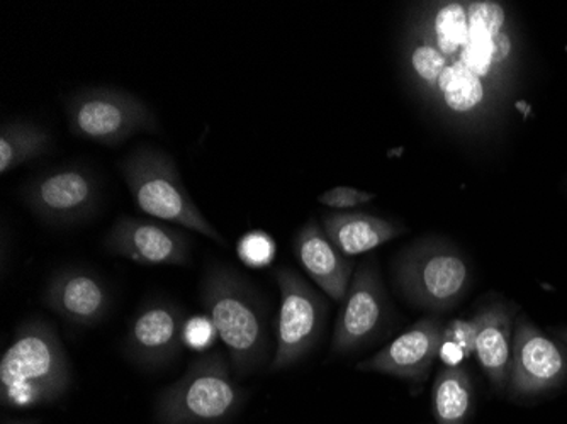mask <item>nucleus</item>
Masks as SVG:
<instances>
[{"instance_id": "f257e3e1", "label": "nucleus", "mask_w": 567, "mask_h": 424, "mask_svg": "<svg viewBox=\"0 0 567 424\" xmlns=\"http://www.w3.org/2000/svg\"><path fill=\"white\" fill-rule=\"evenodd\" d=\"M200 302L212 318L237 378L259 372L270 353V316L259 292L237 269L212 261L199 286Z\"/></svg>"}, {"instance_id": "f03ea898", "label": "nucleus", "mask_w": 567, "mask_h": 424, "mask_svg": "<svg viewBox=\"0 0 567 424\" xmlns=\"http://www.w3.org/2000/svg\"><path fill=\"white\" fill-rule=\"evenodd\" d=\"M72 385V365L55 328L43 318L22 321L0 360V401L34 407L62 400Z\"/></svg>"}, {"instance_id": "7ed1b4c3", "label": "nucleus", "mask_w": 567, "mask_h": 424, "mask_svg": "<svg viewBox=\"0 0 567 424\" xmlns=\"http://www.w3.org/2000/svg\"><path fill=\"white\" fill-rule=\"evenodd\" d=\"M120 172L143 215L167 225L183 226L225 247V238L194 204L168 153L153 146H138L121 162Z\"/></svg>"}, {"instance_id": "20e7f679", "label": "nucleus", "mask_w": 567, "mask_h": 424, "mask_svg": "<svg viewBox=\"0 0 567 424\" xmlns=\"http://www.w3.org/2000/svg\"><path fill=\"white\" fill-rule=\"evenodd\" d=\"M245 391L234 381V370L223 352L204 353L183 378L158 395V424H218L235 416Z\"/></svg>"}, {"instance_id": "39448f33", "label": "nucleus", "mask_w": 567, "mask_h": 424, "mask_svg": "<svg viewBox=\"0 0 567 424\" xmlns=\"http://www.w3.org/2000/svg\"><path fill=\"white\" fill-rule=\"evenodd\" d=\"M398 289L411 304L426 311H449L473 283L470 261L458 248L439 238L415 241L393 261Z\"/></svg>"}, {"instance_id": "423d86ee", "label": "nucleus", "mask_w": 567, "mask_h": 424, "mask_svg": "<svg viewBox=\"0 0 567 424\" xmlns=\"http://www.w3.org/2000/svg\"><path fill=\"white\" fill-rule=\"evenodd\" d=\"M66 120L72 135L97 145H123L138 133H157L158 120L142 99L126 91L91 87L66 99Z\"/></svg>"}, {"instance_id": "0eeeda50", "label": "nucleus", "mask_w": 567, "mask_h": 424, "mask_svg": "<svg viewBox=\"0 0 567 424\" xmlns=\"http://www.w3.org/2000/svg\"><path fill=\"white\" fill-rule=\"evenodd\" d=\"M21 197L44 225L70 228L97 215L102 204V180L87 165H62L31 178L22 187Z\"/></svg>"}, {"instance_id": "6e6552de", "label": "nucleus", "mask_w": 567, "mask_h": 424, "mask_svg": "<svg viewBox=\"0 0 567 424\" xmlns=\"http://www.w3.org/2000/svg\"><path fill=\"white\" fill-rule=\"evenodd\" d=\"M280 306L277 316L276 353L270 372L289 369L301 362L323 337L328 304L323 296L292 269L276 272Z\"/></svg>"}, {"instance_id": "1a4fd4ad", "label": "nucleus", "mask_w": 567, "mask_h": 424, "mask_svg": "<svg viewBox=\"0 0 567 424\" xmlns=\"http://www.w3.org/2000/svg\"><path fill=\"white\" fill-rule=\"evenodd\" d=\"M388 320L390 301L379 272L378 258L371 255L353 273L349 292L334 324L331 353L349 355L365 349L372 341L378 340Z\"/></svg>"}, {"instance_id": "9d476101", "label": "nucleus", "mask_w": 567, "mask_h": 424, "mask_svg": "<svg viewBox=\"0 0 567 424\" xmlns=\"http://www.w3.org/2000/svg\"><path fill=\"white\" fill-rule=\"evenodd\" d=\"M567 381V349L547 337L527 316H520L513 333L508 389L512 397L534 400Z\"/></svg>"}, {"instance_id": "9b49d317", "label": "nucleus", "mask_w": 567, "mask_h": 424, "mask_svg": "<svg viewBox=\"0 0 567 424\" xmlns=\"http://www.w3.org/2000/svg\"><path fill=\"white\" fill-rule=\"evenodd\" d=\"M184 323L186 316L175 302L167 299L146 301L130 321L124 353L142 369H164L183 352Z\"/></svg>"}, {"instance_id": "f8f14e48", "label": "nucleus", "mask_w": 567, "mask_h": 424, "mask_svg": "<svg viewBox=\"0 0 567 424\" xmlns=\"http://www.w3.org/2000/svg\"><path fill=\"white\" fill-rule=\"evenodd\" d=\"M104 248L114 257L140 265L184 267L190 261V240L186 232L167 223L121 216L104 238Z\"/></svg>"}, {"instance_id": "ddd939ff", "label": "nucleus", "mask_w": 567, "mask_h": 424, "mask_svg": "<svg viewBox=\"0 0 567 424\" xmlns=\"http://www.w3.org/2000/svg\"><path fill=\"white\" fill-rule=\"evenodd\" d=\"M444 327L439 316H426L394 338L381 352L360 362L357 370L423 382L429 378L433 362L439 359Z\"/></svg>"}, {"instance_id": "4468645a", "label": "nucleus", "mask_w": 567, "mask_h": 424, "mask_svg": "<svg viewBox=\"0 0 567 424\" xmlns=\"http://www.w3.org/2000/svg\"><path fill=\"white\" fill-rule=\"evenodd\" d=\"M43 299L51 311L75 327H97L113 309V292L106 280L84 267H66L53 273Z\"/></svg>"}, {"instance_id": "2eb2a0df", "label": "nucleus", "mask_w": 567, "mask_h": 424, "mask_svg": "<svg viewBox=\"0 0 567 424\" xmlns=\"http://www.w3.org/2000/svg\"><path fill=\"white\" fill-rule=\"evenodd\" d=\"M292 250L309 279L313 280L328 298L343 302L355 273V265L331 244L323 226L318 225L315 219H309L296 232Z\"/></svg>"}, {"instance_id": "dca6fc26", "label": "nucleus", "mask_w": 567, "mask_h": 424, "mask_svg": "<svg viewBox=\"0 0 567 424\" xmlns=\"http://www.w3.org/2000/svg\"><path fill=\"white\" fill-rule=\"evenodd\" d=\"M474 320L477 323L474 356L496 391L508 389L513 356V309L505 302L484 306Z\"/></svg>"}, {"instance_id": "f3484780", "label": "nucleus", "mask_w": 567, "mask_h": 424, "mask_svg": "<svg viewBox=\"0 0 567 424\" xmlns=\"http://www.w3.org/2000/svg\"><path fill=\"white\" fill-rule=\"evenodd\" d=\"M321 226L331 244L347 258L369 254L406 231V228L390 219L350 210L330 213L324 216Z\"/></svg>"}, {"instance_id": "a211bd4d", "label": "nucleus", "mask_w": 567, "mask_h": 424, "mask_svg": "<svg viewBox=\"0 0 567 424\" xmlns=\"http://www.w3.org/2000/svg\"><path fill=\"white\" fill-rule=\"evenodd\" d=\"M474 406V384L466 366L442 369L433 382L432 413L436 424H466Z\"/></svg>"}, {"instance_id": "6ab92c4d", "label": "nucleus", "mask_w": 567, "mask_h": 424, "mask_svg": "<svg viewBox=\"0 0 567 424\" xmlns=\"http://www.w3.org/2000/svg\"><path fill=\"white\" fill-rule=\"evenodd\" d=\"M53 145L50 131L24 120H11L0 127V174L47 155Z\"/></svg>"}, {"instance_id": "aec40b11", "label": "nucleus", "mask_w": 567, "mask_h": 424, "mask_svg": "<svg viewBox=\"0 0 567 424\" xmlns=\"http://www.w3.org/2000/svg\"><path fill=\"white\" fill-rule=\"evenodd\" d=\"M436 89L441 91L449 110L458 114L476 111L486 95L483 79L467 69L461 60H455L445 69Z\"/></svg>"}, {"instance_id": "412c9836", "label": "nucleus", "mask_w": 567, "mask_h": 424, "mask_svg": "<svg viewBox=\"0 0 567 424\" xmlns=\"http://www.w3.org/2000/svg\"><path fill=\"white\" fill-rule=\"evenodd\" d=\"M512 38L506 33L489 38L483 34L470 33L466 46L458 53L461 60L467 69L473 70L477 76L492 75L496 69L508 62L512 56Z\"/></svg>"}, {"instance_id": "4be33fe9", "label": "nucleus", "mask_w": 567, "mask_h": 424, "mask_svg": "<svg viewBox=\"0 0 567 424\" xmlns=\"http://www.w3.org/2000/svg\"><path fill=\"white\" fill-rule=\"evenodd\" d=\"M470 38V19L466 4L447 2L433 15V43L445 56L461 53Z\"/></svg>"}, {"instance_id": "5701e85b", "label": "nucleus", "mask_w": 567, "mask_h": 424, "mask_svg": "<svg viewBox=\"0 0 567 424\" xmlns=\"http://www.w3.org/2000/svg\"><path fill=\"white\" fill-rule=\"evenodd\" d=\"M410 65L420 81L433 89L439 87V81L447 69L449 62L447 56L435 46V43L423 41L411 48Z\"/></svg>"}, {"instance_id": "b1692460", "label": "nucleus", "mask_w": 567, "mask_h": 424, "mask_svg": "<svg viewBox=\"0 0 567 424\" xmlns=\"http://www.w3.org/2000/svg\"><path fill=\"white\" fill-rule=\"evenodd\" d=\"M237 255L241 263L250 269H266L277 255V245L269 232L262 229L245 232L237 244Z\"/></svg>"}, {"instance_id": "393cba45", "label": "nucleus", "mask_w": 567, "mask_h": 424, "mask_svg": "<svg viewBox=\"0 0 567 424\" xmlns=\"http://www.w3.org/2000/svg\"><path fill=\"white\" fill-rule=\"evenodd\" d=\"M470 33L495 38L505 33L506 12L499 2L476 0L466 4Z\"/></svg>"}, {"instance_id": "a878e982", "label": "nucleus", "mask_w": 567, "mask_h": 424, "mask_svg": "<svg viewBox=\"0 0 567 424\" xmlns=\"http://www.w3.org/2000/svg\"><path fill=\"white\" fill-rule=\"evenodd\" d=\"M218 331L208 314H194L184 323V347L194 352H206L216 343Z\"/></svg>"}, {"instance_id": "bb28decb", "label": "nucleus", "mask_w": 567, "mask_h": 424, "mask_svg": "<svg viewBox=\"0 0 567 424\" xmlns=\"http://www.w3.org/2000/svg\"><path fill=\"white\" fill-rule=\"evenodd\" d=\"M374 199L375 194L365 193V190H359L355 187H346V185H339V187H333V189L318 196L320 204L337 210L365 206V204L372 203Z\"/></svg>"}, {"instance_id": "cd10ccee", "label": "nucleus", "mask_w": 567, "mask_h": 424, "mask_svg": "<svg viewBox=\"0 0 567 424\" xmlns=\"http://www.w3.org/2000/svg\"><path fill=\"white\" fill-rule=\"evenodd\" d=\"M477 323L476 320H452L445 324L444 340L454 341L458 347L466 350L467 355L474 356L476 349Z\"/></svg>"}, {"instance_id": "c85d7f7f", "label": "nucleus", "mask_w": 567, "mask_h": 424, "mask_svg": "<svg viewBox=\"0 0 567 424\" xmlns=\"http://www.w3.org/2000/svg\"><path fill=\"white\" fill-rule=\"evenodd\" d=\"M439 359L444 363L447 369H458V366H464V362L467 359H471L467 355L466 350L458 347L454 341L444 340L442 338L441 349H439Z\"/></svg>"}, {"instance_id": "c756f323", "label": "nucleus", "mask_w": 567, "mask_h": 424, "mask_svg": "<svg viewBox=\"0 0 567 424\" xmlns=\"http://www.w3.org/2000/svg\"><path fill=\"white\" fill-rule=\"evenodd\" d=\"M4 424H38L37 421H9Z\"/></svg>"}, {"instance_id": "7c9ffc66", "label": "nucleus", "mask_w": 567, "mask_h": 424, "mask_svg": "<svg viewBox=\"0 0 567 424\" xmlns=\"http://www.w3.org/2000/svg\"><path fill=\"white\" fill-rule=\"evenodd\" d=\"M559 337L563 338L564 343L567 344V330L559 331Z\"/></svg>"}]
</instances>
